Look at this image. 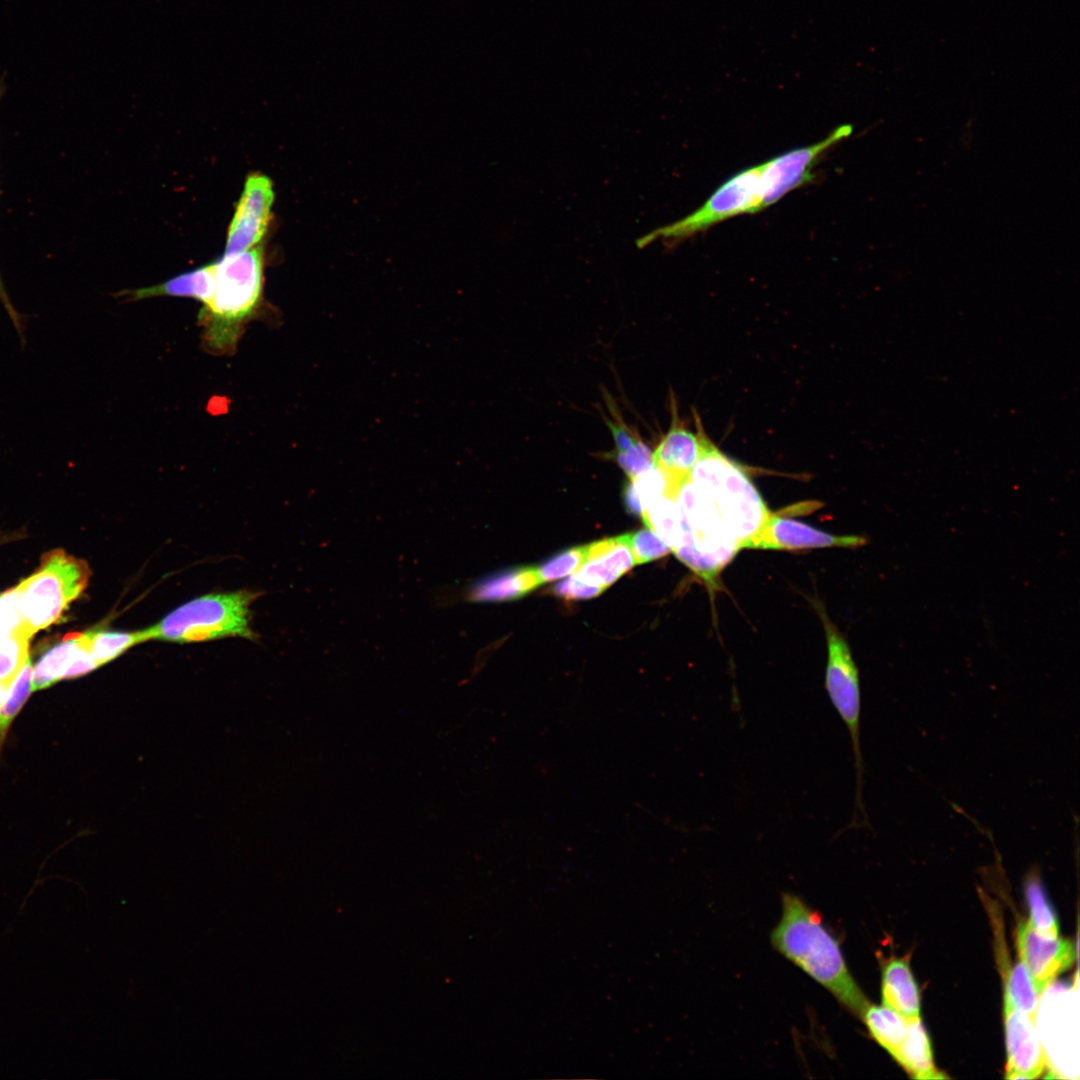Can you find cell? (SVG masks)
Returning a JSON list of instances; mask_svg holds the SVG:
<instances>
[{
  "instance_id": "31",
  "label": "cell",
  "mask_w": 1080,
  "mask_h": 1080,
  "mask_svg": "<svg viewBox=\"0 0 1080 1080\" xmlns=\"http://www.w3.org/2000/svg\"><path fill=\"white\" fill-rule=\"evenodd\" d=\"M18 633L31 637L25 629L13 588L0 595V638Z\"/></svg>"
},
{
  "instance_id": "14",
  "label": "cell",
  "mask_w": 1080,
  "mask_h": 1080,
  "mask_svg": "<svg viewBox=\"0 0 1080 1080\" xmlns=\"http://www.w3.org/2000/svg\"><path fill=\"white\" fill-rule=\"evenodd\" d=\"M634 565L627 534H624L587 545L586 560L575 576L587 584L606 589Z\"/></svg>"
},
{
  "instance_id": "22",
  "label": "cell",
  "mask_w": 1080,
  "mask_h": 1080,
  "mask_svg": "<svg viewBox=\"0 0 1080 1080\" xmlns=\"http://www.w3.org/2000/svg\"><path fill=\"white\" fill-rule=\"evenodd\" d=\"M88 646L98 666L105 665L131 647L148 641L144 629L133 632L89 630Z\"/></svg>"
},
{
  "instance_id": "11",
  "label": "cell",
  "mask_w": 1080,
  "mask_h": 1080,
  "mask_svg": "<svg viewBox=\"0 0 1080 1080\" xmlns=\"http://www.w3.org/2000/svg\"><path fill=\"white\" fill-rule=\"evenodd\" d=\"M1016 943L1020 961L1025 965L1033 985L1041 995L1049 984L1067 970L1076 957L1072 941L1038 934L1028 921L1018 924Z\"/></svg>"
},
{
  "instance_id": "15",
  "label": "cell",
  "mask_w": 1080,
  "mask_h": 1080,
  "mask_svg": "<svg viewBox=\"0 0 1080 1080\" xmlns=\"http://www.w3.org/2000/svg\"><path fill=\"white\" fill-rule=\"evenodd\" d=\"M541 584L536 567L504 570L469 584L463 591V600L472 603L516 600Z\"/></svg>"
},
{
  "instance_id": "34",
  "label": "cell",
  "mask_w": 1080,
  "mask_h": 1080,
  "mask_svg": "<svg viewBox=\"0 0 1080 1080\" xmlns=\"http://www.w3.org/2000/svg\"><path fill=\"white\" fill-rule=\"evenodd\" d=\"M623 498L626 510L633 515L641 516L642 506L635 494L630 480H628L624 486Z\"/></svg>"
},
{
  "instance_id": "2",
  "label": "cell",
  "mask_w": 1080,
  "mask_h": 1080,
  "mask_svg": "<svg viewBox=\"0 0 1080 1080\" xmlns=\"http://www.w3.org/2000/svg\"><path fill=\"white\" fill-rule=\"evenodd\" d=\"M214 291L199 311L202 343L209 353L231 355L248 322L263 304V246L225 254L213 261Z\"/></svg>"
},
{
  "instance_id": "7",
  "label": "cell",
  "mask_w": 1080,
  "mask_h": 1080,
  "mask_svg": "<svg viewBox=\"0 0 1080 1080\" xmlns=\"http://www.w3.org/2000/svg\"><path fill=\"white\" fill-rule=\"evenodd\" d=\"M760 165L738 172L719 186L693 213L640 239V246L663 238L682 240L726 219L761 210Z\"/></svg>"
},
{
  "instance_id": "18",
  "label": "cell",
  "mask_w": 1080,
  "mask_h": 1080,
  "mask_svg": "<svg viewBox=\"0 0 1080 1080\" xmlns=\"http://www.w3.org/2000/svg\"><path fill=\"white\" fill-rule=\"evenodd\" d=\"M89 648L86 632L68 633L38 661L32 672V689L41 690L64 680L80 653Z\"/></svg>"
},
{
  "instance_id": "16",
  "label": "cell",
  "mask_w": 1080,
  "mask_h": 1080,
  "mask_svg": "<svg viewBox=\"0 0 1080 1080\" xmlns=\"http://www.w3.org/2000/svg\"><path fill=\"white\" fill-rule=\"evenodd\" d=\"M214 263H208L186 273L174 276L162 283L129 291L121 294L131 300H141L151 297L171 296L192 298L205 306L209 303L214 291Z\"/></svg>"
},
{
  "instance_id": "3",
  "label": "cell",
  "mask_w": 1080,
  "mask_h": 1080,
  "mask_svg": "<svg viewBox=\"0 0 1080 1080\" xmlns=\"http://www.w3.org/2000/svg\"><path fill=\"white\" fill-rule=\"evenodd\" d=\"M703 443L702 456L689 478L712 500L740 549V544L757 532L771 512L740 465L723 454L706 435Z\"/></svg>"
},
{
  "instance_id": "9",
  "label": "cell",
  "mask_w": 1080,
  "mask_h": 1080,
  "mask_svg": "<svg viewBox=\"0 0 1080 1080\" xmlns=\"http://www.w3.org/2000/svg\"><path fill=\"white\" fill-rule=\"evenodd\" d=\"M273 202L270 178L258 172L249 174L227 230L225 254L259 245L271 220Z\"/></svg>"
},
{
  "instance_id": "25",
  "label": "cell",
  "mask_w": 1080,
  "mask_h": 1080,
  "mask_svg": "<svg viewBox=\"0 0 1080 1080\" xmlns=\"http://www.w3.org/2000/svg\"><path fill=\"white\" fill-rule=\"evenodd\" d=\"M30 638L23 633L0 638V684L7 689L29 658Z\"/></svg>"
},
{
  "instance_id": "19",
  "label": "cell",
  "mask_w": 1080,
  "mask_h": 1080,
  "mask_svg": "<svg viewBox=\"0 0 1080 1080\" xmlns=\"http://www.w3.org/2000/svg\"><path fill=\"white\" fill-rule=\"evenodd\" d=\"M891 1056L916 1079L945 1078L934 1066L931 1043L921 1018L909 1021L906 1037Z\"/></svg>"
},
{
  "instance_id": "6",
  "label": "cell",
  "mask_w": 1080,
  "mask_h": 1080,
  "mask_svg": "<svg viewBox=\"0 0 1080 1080\" xmlns=\"http://www.w3.org/2000/svg\"><path fill=\"white\" fill-rule=\"evenodd\" d=\"M827 639L828 658L825 670V689L832 706L845 724L850 736L856 770V794L851 827L867 824L862 788L864 762L860 741L861 692L859 673L850 648L833 623L822 612Z\"/></svg>"
},
{
  "instance_id": "29",
  "label": "cell",
  "mask_w": 1080,
  "mask_h": 1080,
  "mask_svg": "<svg viewBox=\"0 0 1080 1080\" xmlns=\"http://www.w3.org/2000/svg\"><path fill=\"white\" fill-rule=\"evenodd\" d=\"M635 564H643L667 555L670 547L651 529L627 534Z\"/></svg>"
},
{
  "instance_id": "24",
  "label": "cell",
  "mask_w": 1080,
  "mask_h": 1080,
  "mask_svg": "<svg viewBox=\"0 0 1080 1080\" xmlns=\"http://www.w3.org/2000/svg\"><path fill=\"white\" fill-rule=\"evenodd\" d=\"M1004 984V1002L1036 1017L1040 995L1021 961L1008 971Z\"/></svg>"
},
{
  "instance_id": "8",
  "label": "cell",
  "mask_w": 1080,
  "mask_h": 1080,
  "mask_svg": "<svg viewBox=\"0 0 1080 1080\" xmlns=\"http://www.w3.org/2000/svg\"><path fill=\"white\" fill-rule=\"evenodd\" d=\"M850 124L834 129L826 138L809 146L793 149L760 164L759 194L761 210L778 202L790 191L809 182L812 168L824 152L849 137Z\"/></svg>"
},
{
  "instance_id": "13",
  "label": "cell",
  "mask_w": 1080,
  "mask_h": 1080,
  "mask_svg": "<svg viewBox=\"0 0 1080 1080\" xmlns=\"http://www.w3.org/2000/svg\"><path fill=\"white\" fill-rule=\"evenodd\" d=\"M672 408L671 426L653 451V462L677 487H680L702 456L705 433L702 431L700 421L697 423L699 428L697 434L686 429L679 423L674 404Z\"/></svg>"
},
{
  "instance_id": "4",
  "label": "cell",
  "mask_w": 1080,
  "mask_h": 1080,
  "mask_svg": "<svg viewBox=\"0 0 1080 1080\" xmlns=\"http://www.w3.org/2000/svg\"><path fill=\"white\" fill-rule=\"evenodd\" d=\"M260 595L250 591L207 594L177 607L144 631L148 641L191 643L231 636L255 640L250 607Z\"/></svg>"
},
{
  "instance_id": "21",
  "label": "cell",
  "mask_w": 1080,
  "mask_h": 1080,
  "mask_svg": "<svg viewBox=\"0 0 1080 1080\" xmlns=\"http://www.w3.org/2000/svg\"><path fill=\"white\" fill-rule=\"evenodd\" d=\"M861 1018L873 1039L890 1055L906 1037L910 1021L884 1005L871 1004Z\"/></svg>"
},
{
  "instance_id": "27",
  "label": "cell",
  "mask_w": 1080,
  "mask_h": 1080,
  "mask_svg": "<svg viewBox=\"0 0 1080 1080\" xmlns=\"http://www.w3.org/2000/svg\"><path fill=\"white\" fill-rule=\"evenodd\" d=\"M601 455L613 460L629 480L654 467L653 451L643 440L626 451L613 450Z\"/></svg>"
},
{
  "instance_id": "1",
  "label": "cell",
  "mask_w": 1080,
  "mask_h": 1080,
  "mask_svg": "<svg viewBox=\"0 0 1080 1080\" xmlns=\"http://www.w3.org/2000/svg\"><path fill=\"white\" fill-rule=\"evenodd\" d=\"M775 949L862 1017L870 1005L851 975L838 940L822 916L796 895L782 896V914L771 934Z\"/></svg>"
},
{
  "instance_id": "10",
  "label": "cell",
  "mask_w": 1080,
  "mask_h": 1080,
  "mask_svg": "<svg viewBox=\"0 0 1080 1080\" xmlns=\"http://www.w3.org/2000/svg\"><path fill=\"white\" fill-rule=\"evenodd\" d=\"M866 539L857 535H834L805 523L770 513L761 527L740 544V549L798 550L824 547L855 548Z\"/></svg>"
},
{
  "instance_id": "26",
  "label": "cell",
  "mask_w": 1080,
  "mask_h": 1080,
  "mask_svg": "<svg viewBox=\"0 0 1080 1080\" xmlns=\"http://www.w3.org/2000/svg\"><path fill=\"white\" fill-rule=\"evenodd\" d=\"M32 672L31 660L28 658L0 703V745L13 718L33 691Z\"/></svg>"
},
{
  "instance_id": "36",
  "label": "cell",
  "mask_w": 1080,
  "mask_h": 1080,
  "mask_svg": "<svg viewBox=\"0 0 1080 1080\" xmlns=\"http://www.w3.org/2000/svg\"><path fill=\"white\" fill-rule=\"evenodd\" d=\"M4 91H5V85H4V80H3V76H2V78L0 79V99L4 94Z\"/></svg>"
},
{
  "instance_id": "28",
  "label": "cell",
  "mask_w": 1080,
  "mask_h": 1080,
  "mask_svg": "<svg viewBox=\"0 0 1080 1080\" xmlns=\"http://www.w3.org/2000/svg\"><path fill=\"white\" fill-rule=\"evenodd\" d=\"M587 545L567 549L537 568L541 583L550 582L571 574L586 560Z\"/></svg>"
},
{
  "instance_id": "32",
  "label": "cell",
  "mask_w": 1080,
  "mask_h": 1080,
  "mask_svg": "<svg viewBox=\"0 0 1080 1080\" xmlns=\"http://www.w3.org/2000/svg\"><path fill=\"white\" fill-rule=\"evenodd\" d=\"M604 590L601 587L587 584L573 575L555 584L551 592L565 600H584L594 598Z\"/></svg>"
},
{
  "instance_id": "20",
  "label": "cell",
  "mask_w": 1080,
  "mask_h": 1080,
  "mask_svg": "<svg viewBox=\"0 0 1080 1080\" xmlns=\"http://www.w3.org/2000/svg\"><path fill=\"white\" fill-rule=\"evenodd\" d=\"M641 517L647 528L654 531L671 550L678 547L688 530V524L676 499L660 497L645 507Z\"/></svg>"
},
{
  "instance_id": "17",
  "label": "cell",
  "mask_w": 1080,
  "mask_h": 1080,
  "mask_svg": "<svg viewBox=\"0 0 1080 1080\" xmlns=\"http://www.w3.org/2000/svg\"><path fill=\"white\" fill-rule=\"evenodd\" d=\"M882 1003L907 1020L920 1019V993L909 964L889 961L882 971Z\"/></svg>"
},
{
  "instance_id": "5",
  "label": "cell",
  "mask_w": 1080,
  "mask_h": 1080,
  "mask_svg": "<svg viewBox=\"0 0 1080 1080\" xmlns=\"http://www.w3.org/2000/svg\"><path fill=\"white\" fill-rule=\"evenodd\" d=\"M89 577L84 560L60 549L44 554L39 568L15 587L27 633L32 637L57 622L85 590Z\"/></svg>"
},
{
  "instance_id": "35",
  "label": "cell",
  "mask_w": 1080,
  "mask_h": 1080,
  "mask_svg": "<svg viewBox=\"0 0 1080 1080\" xmlns=\"http://www.w3.org/2000/svg\"><path fill=\"white\" fill-rule=\"evenodd\" d=\"M7 691H8V689H7V688H5L4 686H2V685L0 684V703H1V702H2L3 700H4V698L6 697Z\"/></svg>"
},
{
  "instance_id": "12",
  "label": "cell",
  "mask_w": 1080,
  "mask_h": 1080,
  "mask_svg": "<svg viewBox=\"0 0 1080 1080\" xmlns=\"http://www.w3.org/2000/svg\"><path fill=\"white\" fill-rule=\"evenodd\" d=\"M1007 1049L1006 1078L1035 1079L1044 1071L1047 1059L1035 1017L1004 1002Z\"/></svg>"
},
{
  "instance_id": "33",
  "label": "cell",
  "mask_w": 1080,
  "mask_h": 1080,
  "mask_svg": "<svg viewBox=\"0 0 1080 1080\" xmlns=\"http://www.w3.org/2000/svg\"><path fill=\"white\" fill-rule=\"evenodd\" d=\"M0 301L2 302V304L5 307L6 311L8 312L9 317H10L11 321L13 322L14 326L16 327V330L18 332L21 344L25 346L26 341H25V337H24V331H25V327H26L25 326V321L26 320H23L24 316L19 314L16 311V309L13 307V305H12L10 299H9V296H8L6 290H5V287H4L3 283H2L1 277H0Z\"/></svg>"
},
{
  "instance_id": "30",
  "label": "cell",
  "mask_w": 1080,
  "mask_h": 1080,
  "mask_svg": "<svg viewBox=\"0 0 1080 1080\" xmlns=\"http://www.w3.org/2000/svg\"><path fill=\"white\" fill-rule=\"evenodd\" d=\"M604 400L612 419L601 413L604 423L610 430L616 451H626L642 440L640 434L633 430L622 418V415L609 393H604Z\"/></svg>"
},
{
  "instance_id": "23",
  "label": "cell",
  "mask_w": 1080,
  "mask_h": 1080,
  "mask_svg": "<svg viewBox=\"0 0 1080 1080\" xmlns=\"http://www.w3.org/2000/svg\"><path fill=\"white\" fill-rule=\"evenodd\" d=\"M1025 896L1029 908V924L1045 937L1059 936V922L1056 913L1047 898L1039 876L1031 873L1025 882Z\"/></svg>"
}]
</instances>
